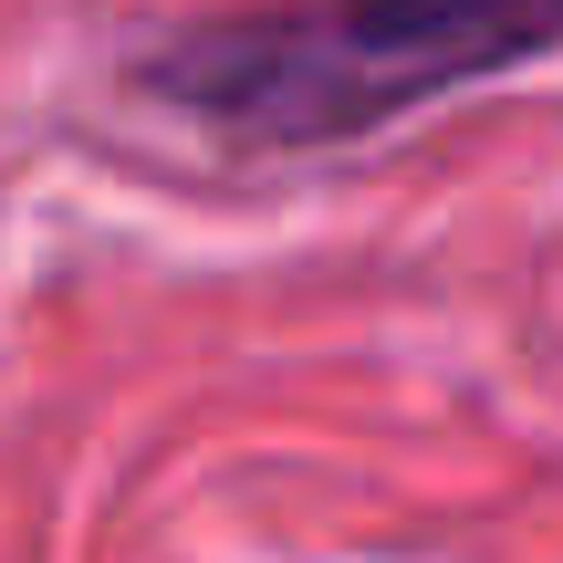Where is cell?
<instances>
[{
    "label": "cell",
    "mask_w": 563,
    "mask_h": 563,
    "mask_svg": "<svg viewBox=\"0 0 563 563\" xmlns=\"http://www.w3.org/2000/svg\"><path fill=\"white\" fill-rule=\"evenodd\" d=\"M563 53V0H272L188 21L136 63L157 104L230 146H355L397 115Z\"/></svg>",
    "instance_id": "1"
}]
</instances>
